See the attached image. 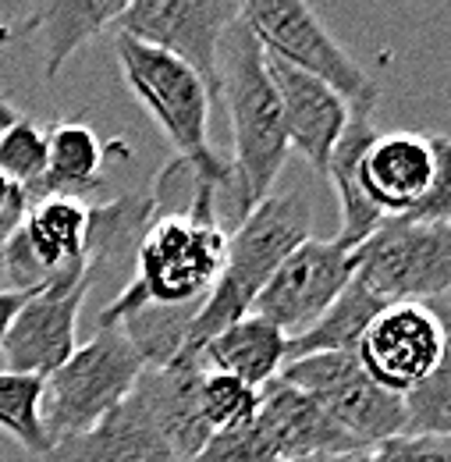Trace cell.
Listing matches in <instances>:
<instances>
[{
    "label": "cell",
    "instance_id": "1",
    "mask_svg": "<svg viewBox=\"0 0 451 462\" xmlns=\"http://www.w3.org/2000/svg\"><path fill=\"white\" fill-rule=\"evenodd\" d=\"M221 189L192 178V199L185 210H170L157 199L146 235L135 249L132 282L100 313L97 328H114L139 306H185L203 302L217 285L227 256V225L221 217Z\"/></svg>",
    "mask_w": 451,
    "mask_h": 462
},
{
    "label": "cell",
    "instance_id": "2",
    "mask_svg": "<svg viewBox=\"0 0 451 462\" xmlns=\"http://www.w3.org/2000/svg\"><path fill=\"white\" fill-rule=\"evenodd\" d=\"M217 82H221V104L231 117V143H235V157L227 161L231 207H235V225H242V217L274 192L284 161L291 153L284 135L281 100L267 71V54L249 32V25L242 22V14L221 43Z\"/></svg>",
    "mask_w": 451,
    "mask_h": 462
},
{
    "label": "cell",
    "instance_id": "3",
    "mask_svg": "<svg viewBox=\"0 0 451 462\" xmlns=\"http://www.w3.org/2000/svg\"><path fill=\"white\" fill-rule=\"evenodd\" d=\"M313 231V207L306 199L302 189H284V192H271L263 203H256L242 225L227 231V256L225 271L217 278V285L203 299L185 348L174 363H189L199 359L203 346L210 338H217L225 328L235 320H242L253 306V299L267 285V278L281 267V260L302 245Z\"/></svg>",
    "mask_w": 451,
    "mask_h": 462
},
{
    "label": "cell",
    "instance_id": "4",
    "mask_svg": "<svg viewBox=\"0 0 451 462\" xmlns=\"http://www.w3.org/2000/svg\"><path fill=\"white\" fill-rule=\"evenodd\" d=\"M114 60L135 104L157 121L161 135L174 146V161H181L196 181H207L231 196V168L210 146V93L199 75L178 58L135 43L121 32H114Z\"/></svg>",
    "mask_w": 451,
    "mask_h": 462
},
{
    "label": "cell",
    "instance_id": "5",
    "mask_svg": "<svg viewBox=\"0 0 451 462\" xmlns=\"http://www.w3.org/2000/svg\"><path fill=\"white\" fill-rule=\"evenodd\" d=\"M359 189L381 217L448 221L451 143L423 132H377L359 157Z\"/></svg>",
    "mask_w": 451,
    "mask_h": 462
},
{
    "label": "cell",
    "instance_id": "6",
    "mask_svg": "<svg viewBox=\"0 0 451 462\" xmlns=\"http://www.w3.org/2000/svg\"><path fill=\"white\" fill-rule=\"evenodd\" d=\"M242 22L263 54L324 82L348 104L352 115H373L377 82L359 68L338 40L324 29L317 11L302 0H242Z\"/></svg>",
    "mask_w": 451,
    "mask_h": 462
},
{
    "label": "cell",
    "instance_id": "7",
    "mask_svg": "<svg viewBox=\"0 0 451 462\" xmlns=\"http://www.w3.org/2000/svg\"><path fill=\"white\" fill-rule=\"evenodd\" d=\"M146 363L121 328H97L51 377H43V423L51 445L97 427L128 399Z\"/></svg>",
    "mask_w": 451,
    "mask_h": 462
},
{
    "label": "cell",
    "instance_id": "8",
    "mask_svg": "<svg viewBox=\"0 0 451 462\" xmlns=\"http://www.w3.org/2000/svg\"><path fill=\"white\" fill-rule=\"evenodd\" d=\"M352 282L381 302H430L451 285V225L384 217L352 253Z\"/></svg>",
    "mask_w": 451,
    "mask_h": 462
},
{
    "label": "cell",
    "instance_id": "9",
    "mask_svg": "<svg viewBox=\"0 0 451 462\" xmlns=\"http://www.w3.org/2000/svg\"><path fill=\"white\" fill-rule=\"evenodd\" d=\"M278 377L295 392L309 395L324 409V416L359 448H373L401 434L405 423L401 395L384 392L359 366L352 352H320V356L291 359L284 363Z\"/></svg>",
    "mask_w": 451,
    "mask_h": 462
},
{
    "label": "cell",
    "instance_id": "10",
    "mask_svg": "<svg viewBox=\"0 0 451 462\" xmlns=\"http://www.w3.org/2000/svg\"><path fill=\"white\" fill-rule=\"evenodd\" d=\"M238 14L242 0H128L111 32L178 58L199 75L210 104H221L217 54Z\"/></svg>",
    "mask_w": 451,
    "mask_h": 462
},
{
    "label": "cell",
    "instance_id": "11",
    "mask_svg": "<svg viewBox=\"0 0 451 462\" xmlns=\"http://www.w3.org/2000/svg\"><path fill=\"white\" fill-rule=\"evenodd\" d=\"M352 282L348 249L335 238H306L281 260L267 285L253 299L249 313L278 328L284 338L302 335Z\"/></svg>",
    "mask_w": 451,
    "mask_h": 462
},
{
    "label": "cell",
    "instance_id": "12",
    "mask_svg": "<svg viewBox=\"0 0 451 462\" xmlns=\"http://www.w3.org/2000/svg\"><path fill=\"white\" fill-rule=\"evenodd\" d=\"M448 352L441 317L423 302H388L363 331L355 359L391 395L427 381Z\"/></svg>",
    "mask_w": 451,
    "mask_h": 462
},
{
    "label": "cell",
    "instance_id": "13",
    "mask_svg": "<svg viewBox=\"0 0 451 462\" xmlns=\"http://www.w3.org/2000/svg\"><path fill=\"white\" fill-rule=\"evenodd\" d=\"M97 285L93 274L57 282L51 289L36 291L14 313L4 335V363L11 374L51 377L57 366L78 348V313L89 289Z\"/></svg>",
    "mask_w": 451,
    "mask_h": 462
},
{
    "label": "cell",
    "instance_id": "14",
    "mask_svg": "<svg viewBox=\"0 0 451 462\" xmlns=\"http://www.w3.org/2000/svg\"><path fill=\"white\" fill-rule=\"evenodd\" d=\"M40 462H178L170 452L168 434L146 399L143 384L128 392V399L107 412L97 427L60 438Z\"/></svg>",
    "mask_w": 451,
    "mask_h": 462
},
{
    "label": "cell",
    "instance_id": "15",
    "mask_svg": "<svg viewBox=\"0 0 451 462\" xmlns=\"http://www.w3.org/2000/svg\"><path fill=\"white\" fill-rule=\"evenodd\" d=\"M267 71H271V82H274L278 100H281L288 146L295 153H302L313 171L324 174L335 143H338L341 132L352 121L348 104L341 100L335 89H327L324 82L288 68L281 60L267 58Z\"/></svg>",
    "mask_w": 451,
    "mask_h": 462
},
{
    "label": "cell",
    "instance_id": "16",
    "mask_svg": "<svg viewBox=\"0 0 451 462\" xmlns=\"http://www.w3.org/2000/svg\"><path fill=\"white\" fill-rule=\"evenodd\" d=\"M253 423L260 427L271 456L278 462L317 456V452H355L359 448L324 416L320 405L309 395L295 392L291 384H284L281 377L260 388V409Z\"/></svg>",
    "mask_w": 451,
    "mask_h": 462
},
{
    "label": "cell",
    "instance_id": "17",
    "mask_svg": "<svg viewBox=\"0 0 451 462\" xmlns=\"http://www.w3.org/2000/svg\"><path fill=\"white\" fill-rule=\"evenodd\" d=\"M111 150L124 146H107L89 125L82 121H60L47 128V171L43 178L25 192L29 203L64 196V199H89L93 192L104 189V161Z\"/></svg>",
    "mask_w": 451,
    "mask_h": 462
},
{
    "label": "cell",
    "instance_id": "18",
    "mask_svg": "<svg viewBox=\"0 0 451 462\" xmlns=\"http://www.w3.org/2000/svg\"><path fill=\"white\" fill-rule=\"evenodd\" d=\"M199 363L207 370L231 374L242 384L260 392L263 384H271L281 374V366L288 363V338L278 328H271L267 320L245 313L242 320H235L231 328H225L217 338H210L203 346Z\"/></svg>",
    "mask_w": 451,
    "mask_h": 462
},
{
    "label": "cell",
    "instance_id": "19",
    "mask_svg": "<svg viewBox=\"0 0 451 462\" xmlns=\"http://www.w3.org/2000/svg\"><path fill=\"white\" fill-rule=\"evenodd\" d=\"M157 214V196L153 192H128L111 203L89 207V225H86V260L93 278L104 271H132L135 267V249L146 235L150 217Z\"/></svg>",
    "mask_w": 451,
    "mask_h": 462
},
{
    "label": "cell",
    "instance_id": "20",
    "mask_svg": "<svg viewBox=\"0 0 451 462\" xmlns=\"http://www.w3.org/2000/svg\"><path fill=\"white\" fill-rule=\"evenodd\" d=\"M128 0H60L40 7L32 18H25L11 32H29L43 40V79L54 82L64 60L71 58L82 43L111 29Z\"/></svg>",
    "mask_w": 451,
    "mask_h": 462
},
{
    "label": "cell",
    "instance_id": "21",
    "mask_svg": "<svg viewBox=\"0 0 451 462\" xmlns=\"http://www.w3.org/2000/svg\"><path fill=\"white\" fill-rule=\"evenodd\" d=\"M377 135V128L370 125V115H352L348 128L341 132V139L335 143L331 157H327V178H331V189L338 196V210H341V231L335 235L341 249H355L370 231L377 228L384 217L370 207V199L363 196L359 189V157L366 150V143Z\"/></svg>",
    "mask_w": 451,
    "mask_h": 462
},
{
    "label": "cell",
    "instance_id": "22",
    "mask_svg": "<svg viewBox=\"0 0 451 462\" xmlns=\"http://www.w3.org/2000/svg\"><path fill=\"white\" fill-rule=\"evenodd\" d=\"M388 302H381L377 295L348 282L338 299L317 317V324H309L302 335L288 338V363L302 359V356H320V352H352L359 348L363 331L370 328V320L384 310Z\"/></svg>",
    "mask_w": 451,
    "mask_h": 462
},
{
    "label": "cell",
    "instance_id": "23",
    "mask_svg": "<svg viewBox=\"0 0 451 462\" xmlns=\"http://www.w3.org/2000/svg\"><path fill=\"white\" fill-rule=\"evenodd\" d=\"M0 430L40 459L51 452L43 423V377L0 370Z\"/></svg>",
    "mask_w": 451,
    "mask_h": 462
},
{
    "label": "cell",
    "instance_id": "24",
    "mask_svg": "<svg viewBox=\"0 0 451 462\" xmlns=\"http://www.w3.org/2000/svg\"><path fill=\"white\" fill-rule=\"evenodd\" d=\"M196 405H199V416L203 423L210 427V434H221V430H238L245 427L256 409H260V392L242 384L238 377L221 374V370H207L199 374V384H196Z\"/></svg>",
    "mask_w": 451,
    "mask_h": 462
},
{
    "label": "cell",
    "instance_id": "25",
    "mask_svg": "<svg viewBox=\"0 0 451 462\" xmlns=\"http://www.w3.org/2000/svg\"><path fill=\"white\" fill-rule=\"evenodd\" d=\"M401 434H416V438H448L451 430V370L448 359L416 388H409L401 395Z\"/></svg>",
    "mask_w": 451,
    "mask_h": 462
},
{
    "label": "cell",
    "instance_id": "26",
    "mask_svg": "<svg viewBox=\"0 0 451 462\" xmlns=\"http://www.w3.org/2000/svg\"><path fill=\"white\" fill-rule=\"evenodd\" d=\"M47 171V128L18 117L0 132V174L29 192Z\"/></svg>",
    "mask_w": 451,
    "mask_h": 462
},
{
    "label": "cell",
    "instance_id": "27",
    "mask_svg": "<svg viewBox=\"0 0 451 462\" xmlns=\"http://www.w3.org/2000/svg\"><path fill=\"white\" fill-rule=\"evenodd\" d=\"M192 462H278L271 456L260 427L249 420L245 427L238 430H221V434H210V441L199 448V456Z\"/></svg>",
    "mask_w": 451,
    "mask_h": 462
},
{
    "label": "cell",
    "instance_id": "28",
    "mask_svg": "<svg viewBox=\"0 0 451 462\" xmlns=\"http://www.w3.org/2000/svg\"><path fill=\"white\" fill-rule=\"evenodd\" d=\"M373 462H451L448 438H416V434H395L370 448Z\"/></svg>",
    "mask_w": 451,
    "mask_h": 462
},
{
    "label": "cell",
    "instance_id": "29",
    "mask_svg": "<svg viewBox=\"0 0 451 462\" xmlns=\"http://www.w3.org/2000/svg\"><path fill=\"white\" fill-rule=\"evenodd\" d=\"M29 295H18V291H0V346H4V335H7V328H11V320H14V313L22 310V302H25Z\"/></svg>",
    "mask_w": 451,
    "mask_h": 462
},
{
    "label": "cell",
    "instance_id": "30",
    "mask_svg": "<svg viewBox=\"0 0 451 462\" xmlns=\"http://www.w3.org/2000/svg\"><path fill=\"white\" fill-rule=\"evenodd\" d=\"M291 462H373L370 448H355V452H317V456H302Z\"/></svg>",
    "mask_w": 451,
    "mask_h": 462
},
{
    "label": "cell",
    "instance_id": "31",
    "mask_svg": "<svg viewBox=\"0 0 451 462\" xmlns=\"http://www.w3.org/2000/svg\"><path fill=\"white\" fill-rule=\"evenodd\" d=\"M18 117H22V111H18V107H14L7 97H0V132H4L7 125H14Z\"/></svg>",
    "mask_w": 451,
    "mask_h": 462
},
{
    "label": "cell",
    "instance_id": "32",
    "mask_svg": "<svg viewBox=\"0 0 451 462\" xmlns=\"http://www.w3.org/2000/svg\"><path fill=\"white\" fill-rule=\"evenodd\" d=\"M11 36H14V32H11V25H4V22H0V47H4V43H11Z\"/></svg>",
    "mask_w": 451,
    "mask_h": 462
}]
</instances>
